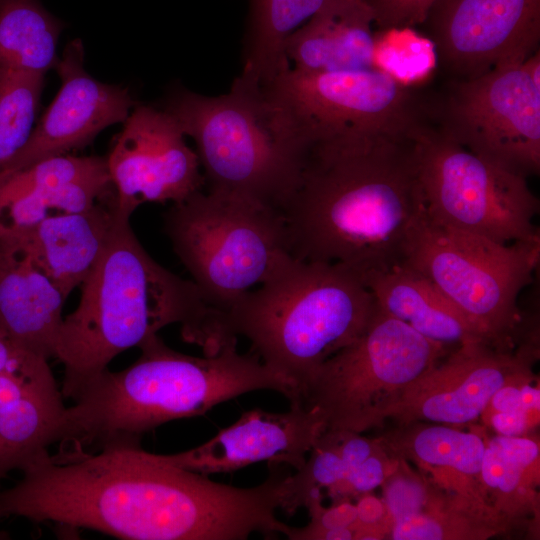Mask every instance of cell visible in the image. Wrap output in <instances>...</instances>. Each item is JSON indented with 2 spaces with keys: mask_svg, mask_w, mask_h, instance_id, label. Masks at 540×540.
I'll use <instances>...</instances> for the list:
<instances>
[{
  "mask_svg": "<svg viewBox=\"0 0 540 540\" xmlns=\"http://www.w3.org/2000/svg\"><path fill=\"white\" fill-rule=\"evenodd\" d=\"M272 467H276V468L281 469V470L285 473V476L287 475V472H286V470H285L283 467L277 466V465H272V466H270V468H272ZM284 478H285V477H284ZM283 480H284V479H283ZM281 496H282V494H281ZM280 506H281V505H280ZM284 526H285V524H284ZM284 526H283V527H284ZM282 529H283V528H282ZM281 531H282V530H281ZM280 533H281V532H280Z\"/></svg>",
  "mask_w": 540,
  "mask_h": 540,
  "instance_id": "d590c367",
  "label": "cell"
},
{
  "mask_svg": "<svg viewBox=\"0 0 540 540\" xmlns=\"http://www.w3.org/2000/svg\"><path fill=\"white\" fill-rule=\"evenodd\" d=\"M138 348L141 353L133 364L117 372L106 368L66 407L55 443L57 460L140 447L142 436L164 423L204 415L256 390H274L290 403L298 400L294 385L256 353H239L237 339L203 357L171 349L158 334Z\"/></svg>",
  "mask_w": 540,
  "mask_h": 540,
  "instance_id": "3957f363",
  "label": "cell"
},
{
  "mask_svg": "<svg viewBox=\"0 0 540 540\" xmlns=\"http://www.w3.org/2000/svg\"><path fill=\"white\" fill-rule=\"evenodd\" d=\"M539 259L540 239L499 243L437 224L424 210L402 263L431 280L486 343L515 350L523 321L517 299Z\"/></svg>",
  "mask_w": 540,
  "mask_h": 540,
  "instance_id": "ba28073f",
  "label": "cell"
},
{
  "mask_svg": "<svg viewBox=\"0 0 540 540\" xmlns=\"http://www.w3.org/2000/svg\"><path fill=\"white\" fill-rule=\"evenodd\" d=\"M56 70L60 90L24 147L0 166V176L87 146L105 128L123 123L135 106L128 89L102 83L86 72L80 39L66 45Z\"/></svg>",
  "mask_w": 540,
  "mask_h": 540,
  "instance_id": "2e32d148",
  "label": "cell"
},
{
  "mask_svg": "<svg viewBox=\"0 0 540 540\" xmlns=\"http://www.w3.org/2000/svg\"><path fill=\"white\" fill-rule=\"evenodd\" d=\"M324 0H250L243 55L260 67H275L286 59L290 35L307 22Z\"/></svg>",
  "mask_w": 540,
  "mask_h": 540,
  "instance_id": "f1b7e54d",
  "label": "cell"
},
{
  "mask_svg": "<svg viewBox=\"0 0 540 540\" xmlns=\"http://www.w3.org/2000/svg\"><path fill=\"white\" fill-rule=\"evenodd\" d=\"M66 406L48 360L0 373V489L57 441Z\"/></svg>",
  "mask_w": 540,
  "mask_h": 540,
  "instance_id": "44dd1931",
  "label": "cell"
},
{
  "mask_svg": "<svg viewBox=\"0 0 540 540\" xmlns=\"http://www.w3.org/2000/svg\"><path fill=\"white\" fill-rule=\"evenodd\" d=\"M434 124L478 157L525 178L540 172V81L523 62L452 80Z\"/></svg>",
  "mask_w": 540,
  "mask_h": 540,
  "instance_id": "7c38bea8",
  "label": "cell"
},
{
  "mask_svg": "<svg viewBox=\"0 0 540 540\" xmlns=\"http://www.w3.org/2000/svg\"><path fill=\"white\" fill-rule=\"evenodd\" d=\"M537 358L521 347L505 350L482 341L462 344L407 386L384 419L396 424H476L508 377Z\"/></svg>",
  "mask_w": 540,
  "mask_h": 540,
  "instance_id": "9a60e30c",
  "label": "cell"
},
{
  "mask_svg": "<svg viewBox=\"0 0 540 540\" xmlns=\"http://www.w3.org/2000/svg\"><path fill=\"white\" fill-rule=\"evenodd\" d=\"M64 24L40 0H0V67L46 74Z\"/></svg>",
  "mask_w": 540,
  "mask_h": 540,
  "instance_id": "83f0119b",
  "label": "cell"
},
{
  "mask_svg": "<svg viewBox=\"0 0 540 540\" xmlns=\"http://www.w3.org/2000/svg\"><path fill=\"white\" fill-rule=\"evenodd\" d=\"M375 12L367 0H324L286 41L285 53L302 71H339L375 66Z\"/></svg>",
  "mask_w": 540,
  "mask_h": 540,
  "instance_id": "603a6c76",
  "label": "cell"
},
{
  "mask_svg": "<svg viewBox=\"0 0 540 540\" xmlns=\"http://www.w3.org/2000/svg\"><path fill=\"white\" fill-rule=\"evenodd\" d=\"M6 539H10V534L5 531L0 530V540H6Z\"/></svg>",
  "mask_w": 540,
  "mask_h": 540,
  "instance_id": "e575fe53",
  "label": "cell"
},
{
  "mask_svg": "<svg viewBox=\"0 0 540 540\" xmlns=\"http://www.w3.org/2000/svg\"><path fill=\"white\" fill-rule=\"evenodd\" d=\"M45 74L0 67V166L32 134Z\"/></svg>",
  "mask_w": 540,
  "mask_h": 540,
  "instance_id": "f546056e",
  "label": "cell"
},
{
  "mask_svg": "<svg viewBox=\"0 0 540 540\" xmlns=\"http://www.w3.org/2000/svg\"><path fill=\"white\" fill-rule=\"evenodd\" d=\"M65 300L27 257L0 246V330L18 348L55 357Z\"/></svg>",
  "mask_w": 540,
  "mask_h": 540,
  "instance_id": "cb8c5ba5",
  "label": "cell"
},
{
  "mask_svg": "<svg viewBox=\"0 0 540 540\" xmlns=\"http://www.w3.org/2000/svg\"><path fill=\"white\" fill-rule=\"evenodd\" d=\"M414 153L432 221L499 243L540 239V202L527 178L478 157L430 120L414 134Z\"/></svg>",
  "mask_w": 540,
  "mask_h": 540,
  "instance_id": "8fae6325",
  "label": "cell"
},
{
  "mask_svg": "<svg viewBox=\"0 0 540 540\" xmlns=\"http://www.w3.org/2000/svg\"><path fill=\"white\" fill-rule=\"evenodd\" d=\"M0 489V519L51 521L128 540H244L276 534L280 479L239 488L163 461L140 447L67 461L49 452Z\"/></svg>",
  "mask_w": 540,
  "mask_h": 540,
  "instance_id": "6da1fadb",
  "label": "cell"
},
{
  "mask_svg": "<svg viewBox=\"0 0 540 540\" xmlns=\"http://www.w3.org/2000/svg\"><path fill=\"white\" fill-rule=\"evenodd\" d=\"M32 354L18 348L0 330V373L23 368Z\"/></svg>",
  "mask_w": 540,
  "mask_h": 540,
  "instance_id": "836d02e7",
  "label": "cell"
},
{
  "mask_svg": "<svg viewBox=\"0 0 540 540\" xmlns=\"http://www.w3.org/2000/svg\"><path fill=\"white\" fill-rule=\"evenodd\" d=\"M304 507L310 516V522L304 526L308 529L353 528L357 521L356 506L351 500L333 502L325 507L320 496H313Z\"/></svg>",
  "mask_w": 540,
  "mask_h": 540,
  "instance_id": "1f68e13d",
  "label": "cell"
},
{
  "mask_svg": "<svg viewBox=\"0 0 540 540\" xmlns=\"http://www.w3.org/2000/svg\"><path fill=\"white\" fill-rule=\"evenodd\" d=\"M260 94L281 136L302 152L339 137L409 135L429 120L409 85L377 66L289 68L261 85Z\"/></svg>",
  "mask_w": 540,
  "mask_h": 540,
  "instance_id": "9c48e42d",
  "label": "cell"
},
{
  "mask_svg": "<svg viewBox=\"0 0 540 540\" xmlns=\"http://www.w3.org/2000/svg\"><path fill=\"white\" fill-rule=\"evenodd\" d=\"M115 194L106 158L60 155L0 176V239Z\"/></svg>",
  "mask_w": 540,
  "mask_h": 540,
  "instance_id": "ac0fdd59",
  "label": "cell"
},
{
  "mask_svg": "<svg viewBox=\"0 0 540 540\" xmlns=\"http://www.w3.org/2000/svg\"><path fill=\"white\" fill-rule=\"evenodd\" d=\"M424 22L453 80L522 63L539 50L540 0H435Z\"/></svg>",
  "mask_w": 540,
  "mask_h": 540,
  "instance_id": "4fadbf2b",
  "label": "cell"
},
{
  "mask_svg": "<svg viewBox=\"0 0 540 540\" xmlns=\"http://www.w3.org/2000/svg\"><path fill=\"white\" fill-rule=\"evenodd\" d=\"M129 217L117 221L97 264L81 284L77 308L63 318L55 357L64 366L61 392L72 400L123 351L170 324L204 354L224 341L221 318L196 285L157 263L138 241Z\"/></svg>",
  "mask_w": 540,
  "mask_h": 540,
  "instance_id": "277c9868",
  "label": "cell"
},
{
  "mask_svg": "<svg viewBox=\"0 0 540 540\" xmlns=\"http://www.w3.org/2000/svg\"><path fill=\"white\" fill-rule=\"evenodd\" d=\"M362 279L382 312L430 341L450 350L469 342H485L443 292L407 264H396Z\"/></svg>",
  "mask_w": 540,
  "mask_h": 540,
  "instance_id": "d4e9b609",
  "label": "cell"
},
{
  "mask_svg": "<svg viewBox=\"0 0 540 540\" xmlns=\"http://www.w3.org/2000/svg\"><path fill=\"white\" fill-rule=\"evenodd\" d=\"M308 455L282 484L280 509L290 516L323 490L333 502L357 499L380 487L397 463L378 438L344 430L324 429Z\"/></svg>",
  "mask_w": 540,
  "mask_h": 540,
  "instance_id": "d6986e66",
  "label": "cell"
},
{
  "mask_svg": "<svg viewBox=\"0 0 540 540\" xmlns=\"http://www.w3.org/2000/svg\"><path fill=\"white\" fill-rule=\"evenodd\" d=\"M376 309L355 271L293 258L245 294L222 324L227 339L247 338L250 350L294 385L299 402L319 367L362 335Z\"/></svg>",
  "mask_w": 540,
  "mask_h": 540,
  "instance_id": "5b68a950",
  "label": "cell"
},
{
  "mask_svg": "<svg viewBox=\"0 0 540 540\" xmlns=\"http://www.w3.org/2000/svg\"><path fill=\"white\" fill-rule=\"evenodd\" d=\"M486 432L481 424L464 430L410 422L396 424L377 438L390 455L415 465L436 486L487 503L480 477Z\"/></svg>",
  "mask_w": 540,
  "mask_h": 540,
  "instance_id": "7402d4cb",
  "label": "cell"
},
{
  "mask_svg": "<svg viewBox=\"0 0 540 540\" xmlns=\"http://www.w3.org/2000/svg\"><path fill=\"white\" fill-rule=\"evenodd\" d=\"M106 158L117 212L129 217L147 202H182L205 186L198 156L164 110L136 106Z\"/></svg>",
  "mask_w": 540,
  "mask_h": 540,
  "instance_id": "5bb4252c",
  "label": "cell"
},
{
  "mask_svg": "<svg viewBox=\"0 0 540 540\" xmlns=\"http://www.w3.org/2000/svg\"><path fill=\"white\" fill-rule=\"evenodd\" d=\"M163 110L194 140L207 191L282 214L298 185L305 153L276 130L259 86L236 77L229 92L219 96L181 89Z\"/></svg>",
  "mask_w": 540,
  "mask_h": 540,
  "instance_id": "8992f818",
  "label": "cell"
},
{
  "mask_svg": "<svg viewBox=\"0 0 540 540\" xmlns=\"http://www.w3.org/2000/svg\"><path fill=\"white\" fill-rule=\"evenodd\" d=\"M272 465L281 466V467H283V468L285 469V467H284L283 465H279V464H270L269 467L272 466ZM286 472H287V470H286ZM287 474H288V472H287ZM285 477H286V476H285ZM282 483H283V482H282ZM281 486H282V485H281ZM281 494H282V492H281ZM283 528H284V527H283ZM282 530H283V529H282ZM281 532H282V531H281Z\"/></svg>",
  "mask_w": 540,
  "mask_h": 540,
  "instance_id": "8d00e7d4",
  "label": "cell"
},
{
  "mask_svg": "<svg viewBox=\"0 0 540 540\" xmlns=\"http://www.w3.org/2000/svg\"><path fill=\"white\" fill-rule=\"evenodd\" d=\"M357 521L354 527L381 528L389 535L387 508L382 498L365 493L356 499Z\"/></svg>",
  "mask_w": 540,
  "mask_h": 540,
  "instance_id": "d6a6232c",
  "label": "cell"
},
{
  "mask_svg": "<svg viewBox=\"0 0 540 540\" xmlns=\"http://www.w3.org/2000/svg\"><path fill=\"white\" fill-rule=\"evenodd\" d=\"M481 483L488 505L513 529L539 519V435H485Z\"/></svg>",
  "mask_w": 540,
  "mask_h": 540,
  "instance_id": "484cf974",
  "label": "cell"
},
{
  "mask_svg": "<svg viewBox=\"0 0 540 540\" xmlns=\"http://www.w3.org/2000/svg\"><path fill=\"white\" fill-rule=\"evenodd\" d=\"M450 351L377 307L362 335L319 367L299 402L319 413L325 429L382 427L404 389Z\"/></svg>",
  "mask_w": 540,
  "mask_h": 540,
  "instance_id": "30bf717a",
  "label": "cell"
},
{
  "mask_svg": "<svg viewBox=\"0 0 540 540\" xmlns=\"http://www.w3.org/2000/svg\"><path fill=\"white\" fill-rule=\"evenodd\" d=\"M164 231L221 323L245 294L294 258L282 214L235 196L197 191L169 208Z\"/></svg>",
  "mask_w": 540,
  "mask_h": 540,
  "instance_id": "52a82bcc",
  "label": "cell"
},
{
  "mask_svg": "<svg viewBox=\"0 0 540 540\" xmlns=\"http://www.w3.org/2000/svg\"><path fill=\"white\" fill-rule=\"evenodd\" d=\"M510 531L485 502L450 493L428 479L418 510L391 524L393 540H484Z\"/></svg>",
  "mask_w": 540,
  "mask_h": 540,
  "instance_id": "4316f807",
  "label": "cell"
},
{
  "mask_svg": "<svg viewBox=\"0 0 540 540\" xmlns=\"http://www.w3.org/2000/svg\"><path fill=\"white\" fill-rule=\"evenodd\" d=\"M324 429L319 413L300 402L282 413L254 408L195 448L158 455L169 464L203 475L234 472L262 461L298 470Z\"/></svg>",
  "mask_w": 540,
  "mask_h": 540,
  "instance_id": "e0dca14e",
  "label": "cell"
},
{
  "mask_svg": "<svg viewBox=\"0 0 540 540\" xmlns=\"http://www.w3.org/2000/svg\"><path fill=\"white\" fill-rule=\"evenodd\" d=\"M382 31L412 29L424 23L435 0H367Z\"/></svg>",
  "mask_w": 540,
  "mask_h": 540,
  "instance_id": "4dcf8cb0",
  "label": "cell"
},
{
  "mask_svg": "<svg viewBox=\"0 0 540 540\" xmlns=\"http://www.w3.org/2000/svg\"><path fill=\"white\" fill-rule=\"evenodd\" d=\"M415 132L339 137L306 149L282 211L294 258L342 264L361 277L403 262L425 210Z\"/></svg>",
  "mask_w": 540,
  "mask_h": 540,
  "instance_id": "7a4b0ae2",
  "label": "cell"
},
{
  "mask_svg": "<svg viewBox=\"0 0 540 540\" xmlns=\"http://www.w3.org/2000/svg\"><path fill=\"white\" fill-rule=\"evenodd\" d=\"M118 218L115 195L76 213L42 220L0 246L27 257L67 299L97 264Z\"/></svg>",
  "mask_w": 540,
  "mask_h": 540,
  "instance_id": "ffe728a7",
  "label": "cell"
}]
</instances>
